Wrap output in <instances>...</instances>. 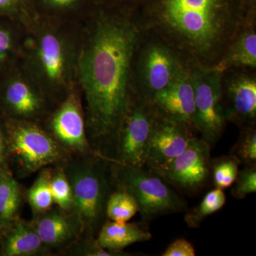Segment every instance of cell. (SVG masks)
<instances>
[{
    "instance_id": "obj_1",
    "label": "cell",
    "mask_w": 256,
    "mask_h": 256,
    "mask_svg": "<svg viewBox=\"0 0 256 256\" xmlns=\"http://www.w3.org/2000/svg\"><path fill=\"white\" fill-rule=\"evenodd\" d=\"M142 28L137 10L98 4L82 22L77 86L89 142L114 160L120 124L132 96L133 58Z\"/></svg>"
},
{
    "instance_id": "obj_5",
    "label": "cell",
    "mask_w": 256,
    "mask_h": 256,
    "mask_svg": "<svg viewBox=\"0 0 256 256\" xmlns=\"http://www.w3.org/2000/svg\"><path fill=\"white\" fill-rule=\"evenodd\" d=\"M110 182L128 192L138 205L142 222L188 210L184 198L174 191L158 173L146 166L136 168L109 161Z\"/></svg>"
},
{
    "instance_id": "obj_8",
    "label": "cell",
    "mask_w": 256,
    "mask_h": 256,
    "mask_svg": "<svg viewBox=\"0 0 256 256\" xmlns=\"http://www.w3.org/2000/svg\"><path fill=\"white\" fill-rule=\"evenodd\" d=\"M54 108L20 60L0 77V110L6 118L42 124Z\"/></svg>"
},
{
    "instance_id": "obj_11",
    "label": "cell",
    "mask_w": 256,
    "mask_h": 256,
    "mask_svg": "<svg viewBox=\"0 0 256 256\" xmlns=\"http://www.w3.org/2000/svg\"><path fill=\"white\" fill-rule=\"evenodd\" d=\"M42 124L69 156L96 154L88 138L85 114L78 86L69 92Z\"/></svg>"
},
{
    "instance_id": "obj_23",
    "label": "cell",
    "mask_w": 256,
    "mask_h": 256,
    "mask_svg": "<svg viewBox=\"0 0 256 256\" xmlns=\"http://www.w3.org/2000/svg\"><path fill=\"white\" fill-rule=\"evenodd\" d=\"M52 172V169L48 166L40 170L36 180L26 194L34 216L50 210L54 204L50 184Z\"/></svg>"
},
{
    "instance_id": "obj_35",
    "label": "cell",
    "mask_w": 256,
    "mask_h": 256,
    "mask_svg": "<svg viewBox=\"0 0 256 256\" xmlns=\"http://www.w3.org/2000/svg\"><path fill=\"white\" fill-rule=\"evenodd\" d=\"M248 9L252 12H256V0H244Z\"/></svg>"
},
{
    "instance_id": "obj_28",
    "label": "cell",
    "mask_w": 256,
    "mask_h": 256,
    "mask_svg": "<svg viewBox=\"0 0 256 256\" xmlns=\"http://www.w3.org/2000/svg\"><path fill=\"white\" fill-rule=\"evenodd\" d=\"M240 128L238 141L230 151V154L236 158L240 164H256V124L244 126Z\"/></svg>"
},
{
    "instance_id": "obj_16",
    "label": "cell",
    "mask_w": 256,
    "mask_h": 256,
    "mask_svg": "<svg viewBox=\"0 0 256 256\" xmlns=\"http://www.w3.org/2000/svg\"><path fill=\"white\" fill-rule=\"evenodd\" d=\"M32 222L48 250L72 245L84 232L82 222L74 212L60 208H52L37 215Z\"/></svg>"
},
{
    "instance_id": "obj_30",
    "label": "cell",
    "mask_w": 256,
    "mask_h": 256,
    "mask_svg": "<svg viewBox=\"0 0 256 256\" xmlns=\"http://www.w3.org/2000/svg\"><path fill=\"white\" fill-rule=\"evenodd\" d=\"M232 190V195L237 200H242L256 192V164L248 165L238 171Z\"/></svg>"
},
{
    "instance_id": "obj_9",
    "label": "cell",
    "mask_w": 256,
    "mask_h": 256,
    "mask_svg": "<svg viewBox=\"0 0 256 256\" xmlns=\"http://www.w3.org/2000/svg\"><path fill=\"white\" fill-rule=\"evenodd\" d=\"M156 114L150 101L132 94L120 128L114 162L146 166V152Z\"/></svg>"
},
{
    "instance_id": "obj_10",
    "label": "cell",
    "mask_w": 256,
    "mask_h": 256,
    "mask_svg": "<svg viewBox=\"0 0 256 256\" xmlns=\"http://www.w3.org/2000/svg\"><path fill=\"white\" fill-rule=\"evenodd\" d=\"M192 78L195 130L212 146L222 137L227 124L222 107V72L192 66Z\"/></svg>"
},
{
    "instance_id": "obj_15",
    "label": "cell",
    "mask_w": 256,
    "mask_h": 256,
    "mask_svg": "<svg viewBox=\"0 0 256 256\" xmlns=\"http://www.w3.org/2000/svg\"><path fill=\"white\" fill-rule=\"evenodd\" d=\"M194 130L160 117L156 114L152 132L146 166L158 172L183 152L188 146Z\"/></svg>"
},
{
    "instance_id": "obj_20",
    "label": "cell",
    "mask_w": 256,
    "mask_h": 256,
    "mask_svg": "<svg viewBox=\"0 0 256 256\" xmlns=\"http://www.w3.org/2000/svg\"><path fill=\"white\" fill-rule=\"evenodd\" d=\"M99 0H32L34 14L67 22H82Z\"/></svg>"
},
{
    "instance_id": "obj_14",
    "label": "cell",
    "mask_w": 256,
    "mask_h": 256,
    "mask_svg": "<svg viewBox=\"0 0 256 256\" xmlns=\"http://www.w3.org/2000/svg\"><path fill=\"white\" fill-rule=\"evenodd\" d=\"M150 102L160 117L196 131L192 65L184 69L174 82L152 98Z\"/></svg>"
},
{
    "instance_id": "obj_21",
    "label": "cell",
    "mask_w": 256,
    "mask_h": 256,
    "mask_svg": "<svg viewBox=\"0 0 256 256\" xmlns=\"http://www.w3.org/2000/svg\"><path fill=\"white\" fill-rule=\"evenodd\" d=\"M22 190L10 172L0 170V237L18 220Z\"/></svg>"
},
{
    "instance_id": "obj_25",
    "label": "cell",
    "mask_w": 256,
    "mask_h": 256,
    "mask_svg": "<svg viewBox=\"0 0 256 256\" xmlns=\"http://www.w3.org/2000/svg\"><path fill=\"white\" fill-rule=\"evenodd\" d=\"M139 208L134 198L128 192L117 190L110 193L106 206V214L110 220L128 222L138 213Z\"/></svg>"
},
{
    "instance_id": "obj_24",
    "label": "cell",
    "mask_w": 256,
    "mask_h": 256,
    "mask_svg": "<svg viewBox=\"0 0 256 256\" xmlns=\"http://www.w3.org/2000/svg\"><path fill=\"white\" fill-rule=\"evenodd\" d=\"M226 197L223 190L216 188L205 195L200 204L186 210L184 222L190 228H198L202 222L225 205Z\"/></svg>"
},
{
    "instance_id": "obj_36",
    "label": "cell",
    "mask_w": 256,
    "mask_h": 256,
    "mask_svg": "<svg viewBox=\"0 0 256 256\" xmlns=\"http://www.w3.org/2000/svg\"><path fill=\"white\" fill-rule=\"evenodd\" d=\"M0 114H2L1 110H0Z\"/></svg>"
},
{
    "instance_id": "obj_3",
    "label": "cell",
    "mask_w": 256,
    "mask_h": 256,
    "mask_svg": "<svg viewBox=\"0 0 256 256\" xmlns=\"http://www.w3.org/2000/svg\"><path fill=\"white\" fill-rule=\"evenodd\" d=\"M24 25L20 62L56 108L78 86L82 22L57 21L34 15Z\"/></svg>"
},
{
    "instance_id": "obj_19",
    "label": "cell",
    "mask_w": 256,
    "mask_h": 256,
    "mask_svg": "<svg viewBox=\"0 0 256 256\" xmlns=\"http://www.w3.org/2000/svg\"><path fill=\"white\" fill-rule=\"evenodd\" d=\"M144 223H128L108 220L101 227L96 240L106 250L122 252L136 242L150 240L152 234Z\"/></svg>"
},
{
    "instance_id": "obj_4",
    "label": "cell",
    "mask_w": 256,
    "mask_h": 256,
    "mask_svg": "<svg viewBox=\"0 0 256 256\" xmlns=\"http://www.w3.org/2000/svg\"><path fill=\"white\" fill-rule=\"evenodd\" d=\"M108 163L107 160L96 154L79 156L64 162L73 192L74 212L82 222L84 232L95 233L106 214L110 194Z\"/></svg>"
},
{
    "instance_id": "obj_22",
    "label": "cell",
    "mask_w": 256,
    "mask_h": 256,
    "mask_svg": "<svg viewBox=\"0 0 256 256\" xmlns=\"http://www.w3.org/2000/svg\"><path fill=\"white\" fill-rule=\"evenodd\" d=\"M24 32V24L0 18V77L20 62Z\"/></svg>"
},
{
    "instance_id": "obj_33",
    "label": "cell",
    "mask_w": 256,
    "mask_h": 256,
    "mask_svg": "<svg viewBox=\"0 0 256 256\" xmlns=\"http://www.w3.org/2000/svg\"><path fill=\"white\" fill-rule=\"evenodd\" d=\"M0 170L12 172L10 170L8 162L5 118L3 114H0Z\"/></svg>"
},
{
    "instance_id": "obj_2",
    "label": "cell",
    "mask_w": 256,
    "mask_h": 256,
    "mask_svg": "<svg viewBox=\"0 0 256 256\" xmlns=\"http://www.w3.org/2000/svg\"><path fill=\"white\" fill-rule=\"evenodd\" d=\"M141 28L174 48L188 64L214 68L250 16L244 0H146Z\"/></svg>"
},
{
    "instance_id": "obj_29",
    "label": "cell",
    "mask_w": 256,
    "mask_h": 256,
    "mask_svg": "<svg viewBox=\"0 0 256 256\" xmlns=\"http://www.w3.org/2000/svg\"><path fill=\"white\" fill-rule=\"evenodd\" d=\"M34 16L32 0H0V18H8L24 24Z\"/></svg>"
},
{
    "instance_id": "obj_13",
    "label": "cell",
    "mask_w": 256,
    "mask_h": 256,
    "mask_svg": "<svg viewBox=\"0 0 256 256\" xmlns=\"http://www.w3.org/2000/svg\"><path fill=\"white\" fill-rule=\"evenodd\" d=\"M222 101L226 122L239 128L256 124V70L232 68L222 72Z\"/></svg>"
},
{
    "instance_id": "obj_7",
    "label": "cell",
    "mask_w": 256,
    "mask_h": 256,
    "mask_svg": "<svg viewBox=\"0 0 256 256\" xmlns=\"http://www.w3.org/2000/svg\"><path fill=\"white\" fill-rule=\"evenodd\" d=\"M5 129L10 170L14 166L20 176L68 159V153L42 124L5 118Z\"/></svg>"
},
{
    "instance_id": "obj_18",
    "label": "cell",
    "mask_w": 256,
    "mask_h": 256,
    "mask_svg": "<svg viewBox=\"0 0 256 256\" xmlns=\"http://www.w3.org/2000/svg\"><path fill=\"white\" fill-rule=\"evenodd\" d=\"M47 252L32 222L18 218L0 237L1 256H33Z\"/></svg>"
},
{
    "instance_id": "obj_12",
    "label": "cell",
    "mask_w": 256,
    "mask_h": 256,
    "mask_svg": "<svg viewBox=\"0 0 256 256\" xmlns=\"http://www.w3.org/2000/svg\"><path fill=\"white\" fill-rule=\"evenodd\" d=\"M156 173L184 193L193 194L201 191L212 178L210 144L194 136L182 154Z\"/></svg>"
},
{
    "instance_id": "obj_32",
    "label": "cell",
    "mask_w": 256,
    "mask_h": 256,
    "mask_svg": "<svg viewBox=\"0 0 256 256\" xmlns=\"http://www.w3.org/2000/svg\"><path fill=\"white\" fill-rule=\"evenodd\" d=\"M162 256H195L196 250L193 245L185 238H178L166 248Z\"/></svg>"
},
{
    "instance_id": "obj_6",
    "label": "cell",
    "mask_w": 256,
    "mask_h": 256,
    "mask_svg": "<svg viewBox=\"0 0 256 256\" xmlns=\"http://www.w3.org/2000/svg\"><path fill=\"white\" fill-rule=\"evenodd\" d=\"M188 65L191 64L164 40L142 30L133 58V94L150 101Z\"/></svg>"
},
{
    "instance_id": "obj_27",
    "label": "cell",
    "mask_w": 256,
    "mask_h": 256,
    "mask_svg": "<svg viewBox=\"0 0 256 256\" xmlns=\"http://www.w3.org/2000/svg\"><path fill=\"white\" fill-rule=\"evenodd\" d=\"M240 162L232 154L212 160V178L215 188L224 190L234 184Z\"/></svg>"
},
{
    "instance_id": "obj_31",
    "label": "cell",
    "mask_w": 256,
    "mask_h": 256,
    "mask_svg": "<svg viewBox=\"0 0 256 256\" xmlns=\"http://www.w3.org/2000/svg\"><path fill=\"white\" fill-rule=\"evenodd\" d=\"M85 238L82 240L78 238L73 247V252L76 255L86 256H124L122 252H114L106 250L101 247L96 238H94V234L85 232Z\"/></svg>"
},
{
    "instance_id": "obj_34",
    "label": "cell",
    "mask_w": 256,
    "mask_h": 256,
    "mask_svg": "<svg viewBox=\"0 0 256 256\" xmlns=\"http://www.w3.org/2000/svg\"><path fill=\"white\" fill-rule=\"evenodd\" d=\"M146 0H99V4L112 8L128 10H138Z\"/></svg>"
},
{
    "instance_id": "obj_17",
    "label": "cell",
    "mask_w": 256,
    "mask_h": 256,
    "mask_svg": "<svg viewBox=\"0 0 256 256\" xmlns=\"http://www.w3.org/2000/svg\"><path fill=\"white\" fill-rule=\"evenodd\" d=\"M212 68L220 72L232 68L256 70V15L249 16L242 24Z\"/></svg>"
},
{
    "instance_id": "obj_26",
    "label": "cell",
    "mask_w": 256,
    "mask_h": 256,
    "mask_svg": "<svg viewBox=\"0 0 256 256\" xmlns=\"http://www.w3.org/2000/svg\"><path fill=\"white\" fill-rule=\"evenodd\" d=\"M50 184L54 202L58 208L65 212H74L73 192L63 164H58L55 169H52Z\"/></svg>"
}]
</instances>
